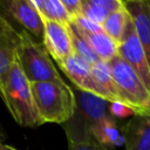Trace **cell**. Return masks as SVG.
<instances>
[{
	"mask_svg": "<svg viewBox=\"0 0 150 150\" xmlns=\"http://www.w3.org/2000/svg\"><path fill=\"white\" fill-rule=\"evenodd\" d=\"M0 150H19V149L13 148V146H11V145H6V144L0 143Z\"/></svg>",
	"mask_w": 150,
	"mask_h": 150,
	"instance_id": "d4e9b609",
	"label": "cell"
},
{
	"mask_svg": "<svg viewBox=\"0 0 150 150\" xmlns=\"http://www.w3.org/2000/svg\"><path fill=\"white\" fill-rule=\"evenodd\" d=\"M108 112L114 118H125L129 116H134L135 112L128 105L121 102H111L108 104Z\"/></svg>",
	"mask_w": 150,
	"mask_h": 150,
	"instance_id": "44dd1931",
	"label": "cell"
},
{
	"mask_svg": "<svg viewBox=\"0 0 150 150\" xmlns=\"http://www.w3.org/2000/svg\"><path fill=\"white\" fill-rule=\"evenodd\" d=\"M32 2V5L36 8V11L40 13L41 12V6H42V0H29Z\"/></svg>",
	"mask_w": 150,
	"mask_h": 150,
	"instance_id": "cb8c5ba5",
	"label": "cell"
},
{
	"mask_svg": "<svg viewBox=\"0 0 150 150\" xmlns=\"http://www.w3.org/2000/svg\"><path fill=\"white\" fill-rule=\"evenodd\" d=\"M81 1H86L93 6H96L103 11H105L108 14L111 12H115L117 9L124 8L123 0H81Z\"/></svg>",
	"mask_w": 150,
	"mask_h": 150,
	"instance_id": "ffe728a7",
	"label": "cell"
},
{
	"mask_svg": "<svg viewBox=\"0 0 150 150\" xmlns=\"http://www.w3.org/2000/svg\"><path fill=\"white\" fill-rule=\"evenodd\" d=\"M19 45L20 32H18L5 16L0 15V88L16 61Z\"/></svg>",
	"mask_w": 150,
	"mask_h": 150,
	"instance_id": "9c48e42d",
	"label": "cell"
},
{
	"mask_svg": "<svg viewBox=\"0 0 150 150\" xmlns=\"http://www.w3.org/2000/svg\"><path fill=\"white\" fill-rule=\"evenodd\" d=\"M121 135L122 132L118 128L116 118H114L109 114L98 120L91 128L93 138L105 148L115 146V143L117 142Z\"/></svg>",
	"mask_w": 150,
	"mask_h": 150,
	"instance_id": "2e32d148",
	"label": "cell"
},
{
	"mask_svg": "<svg viewBox=\"0 0 150 150\" xmlns=\"http://www.w3.org/2000/svg\"><path fill=\"white\" fill-rule=\"evenodd\" d=\"M16 63L30 83L62 80L43 45L36 42L32 35L23 29L20 32Z\"/></svg>",
	"mask_w": 150,
	"mask_h": 150,
	"instance_id": "277c9868",
	"label": "cell"
},
{
	"mask_svg": "<svg viewBox=\"0 0 150 150\" xmlns=\"http://www.w3.org/2000/svg\"><path fill=\"white\" fill-rule=\"evenodd\" d=\"M68 150H108L94 138L86 142H68Z\"/></svg>",
	"mask_w": 150,
	"mask_h": 150,
	"instance_id": "7402d4cb",
	"label": "cell"
},
{
	"mask_svg": "<svg viewBox=\"0 0 150 150\" xmlns=\"http://www.w3.org/2000/svg\"><path fill=\"white\" fill-rule=\"evenodd\" d=\"M90 74H91L93 81L96 86L100 97H102L103 100H105L109 103H111V102L124 103L120 95V91L115 84V81L111 77V74H110L107 62L98 60L97 62L93 63L90 66Z\"/></svg>",
	"mask_w": 150,
	"mask_h": 150,
	"instance_id": "4fadbf2b",
	"label": "cell"
},
{
	"mask_svg": "<svg viewBox=\"0 0 150 150\" xmlns=\"http://www.w3.org/2000/svg\"><path fill=\"white\" fill-rule=\"evenodd\" d=\"M130 26L131 18L125 7L109 13L101 25L103 32H105L117 45L124 39Z\"/></svg>",
	"mask_w": 150,
	"mask_h": 150,
	"instance_id": "9a60e30c",
	"label": "cell"
},
{
	"mask_svg": "<svg viewBox=\"0 0 150 150\" xmlns=\"http://www.w3.org/2000/svg\"><path fill=\"white\" fill-rule=\"evenodd\" d=\"M0 95L19 125L35 128L42 124L34 105L30 82L19 68L16 61L0 88Z\"/></svg>",
	"mask_w": 150,
	"mask_h": 150,
	"instance_id": "7a4b0ae2",
	"label": "cell"
},
{
	"mask_svg": "<svg viewBox=\"0 0 150 150\" xmlns=\"http://www.w3.org/2000/svg\"><path fill=\"white\" fill-rule=\"evenodd\" d=\"M38 115L43 123L63 124L75 109L74 90L63 80L30 83Z\"/></svg>",
	"mask_w": 150,
	"mask_h": 150,
	"instance_id": "6da1fadb",
	"label": "cell"
},
{
	"mask_svg": "<svg viewBox=\"0 0 150 150\" xmlns=\"http://www.w3.org/2000/svg\"><path fill=\"white\" fill-rule=\"evenodd\" d=\"M124 7L150 67V0H124Z\"/></svg>",
	"mask_w": 150,
	"mask_h": 150,
	"instance_id": "30bf717a",
	"label": "cell"
},
{
	"mask_svg": "<svg viewBox=\"0 0 150 150\" xmlns=\"http://www.w3.org/2000/svg\"><path fill=\"white\" fill-rule=\"evenodd\" d=\"M40 15L42 20H49L68 25L71 21V16L60 0H42Z\"/></svg>",
	"mask_w": 150,
	"mask_h": 150,
	"instance_id": "ac0fdd59",
	"label": "cell"
},
{
	"mask_svg": "<svg viewBox=\"0 0 150 150\" xmlns=\"http://www.w3.org/2000/svg\"><path fill=\"white\" fill-rule=\"evenodd\" d=\"M0 8L19 22L23 30L42 40L43 20L29 0H0Z\"/></svg>",
	"mask_w": 150,
	"mask_h": 150,
	"instance_id": "ba28073f",
	"label": "cell"
},
{
	"mask_svg": "<svg viewBox=\"0 0 150 150\" xmlns=\"http://www.w3.org/2000/svg\"><path fill=\"white\" fill-rule=\"evenodd\" d=\"M107 63L124 104L135 115L150 116V91L143 81L118 55Z\"/></svg>",
	"mask_w": 150,
	"mask_h": 150,
	"instance_id": "5b68a950",
	"label": "cell"
},
{
	"mask_svg": "<svg viewBox=\"0 0 150 150\" xmlns=\"http://www.w3.org/2000/svg\"><path fill=\"white\" fill-rule=\"evenodd\" d=\"M62 2V5L64 6V8L67 9L68 14L74 18L75 15L80 14V9H81V0H60Z\"/></svg>",
	"mask_w": 150,
	"mask_h": 150,
	"instance_id": "603a6c76",
	"label": "cell"
},
{
	"mask_svg": "<svg viewBox=\"0 0 150 150\" xmlns=\"http://www.w3.org/2000/svg\"><path fill=\"white\" fill-rule=\"evenodd\" d=\"M70 34V40H71V47H73V53L79 56L81 60H83L86 63L91 66L93 63L97 62L98 59L95 55V53L91 50L90 46L88 42L84 40V38L79 33V30L75 28V26L71 23V21L67 25Z\"/></svg>",
	"mask_w": 150,
	"mask_h": 150,
	"instance_id": "e0dca14e",
	"label": "cell"
},
{
	"mask_svg": "<svg viewBox=\"0 0 150 150\" xmlns=\"http://www.w3.org/2000/svg\"><path fill=\"white\" fill-rule=\"evenodd\" d=\"M117 54L131 67V69L143 81V83L150 91V67L143 52V48L135 34L132 22L124 39L118 43Z\"/></svg>",
	"mask_w": 150,
	"mask_h": 150,
	"instance_id": "8992f818",
	"label": "cell"
},
{
	"mask_svg": "<svg viewBox=\"0 0 150 150\" xmlns=\"http://www.w3.org/2000/svg\"><path fill=\"white\" fill-rule=\"evenodd\" d=\"M80 14L83 15L84 18H87L88 20L93 21L94 23L101 26L103 23V21L105 20L108 13L96 6H93L86 1H81V9H80Z\"/></svg>",
	"mask_w": 150,
	"mask_h": 150,
	"instance_id": "d6986e66",
	"label": "cell"
},
{
	"mask_svg": "<svg viewBox=\"0 0 150 150\" xmlns=\"http://www.w3.org/2000/svg\"><path fill=\"white\" fill-rule=\"evenodd\" d=\"M74 96V112L71 117L62 124V128L68 142H86L93 138L91 128L95 123L109 114V102L80 89H75Z\"/></svg>",
	"mask_w": 150,
	"mask_h": 150,
	"instance_id": "3957f363",
	"label": "cell"
},
{
	"mask_svg": "<svg viewBox=\"0 0 150 150\" xmlns=\"http://www.w3.org/2000/svg\"><path fill=\"white\" fill-rule=\"evenodd\" d=\"M42 45L56 64L74 54L68 26L60 22L43 20Z\"/></svg>",
	"mask_w": 150,
	"mask_h": 150,
	"instance_id": "52a82bcc",
	"label": "cell"
},
{
	"mask_svg": "<svg viewBox=\"0 0 150 150\" xmlns=\"http://www.w3.org/2000/svg\"><path fill=\"white\" fill-rule=\"evenodd\" d=\"M57 66L63 71V74L74 83L76 89L98 96V91L90 74V66L79 56L71 54L68 59H66Z\"/></svg>",
	"mask_w": 150,
	"mask_h": 150,
	"instance_id": "7c38bea8",
	"label": "cell"
},
{
	"mask_svg": "<svg viewBox=\"0 0 150 150\" xmlns=\"http://www.w3.org/2000/svg\"><path fill=\"white\" fill-rule=\"evenodd\" d=\"M123 1H124V0H123Z\"/></svg>",
	"mask_w": 150,
	"mask_h": 150,
	"instance_id": "4316f807",
	"label": "cell"
},
{
	"mask_svg": "<svg viewBox=\"0 0 150 150\" xmlns=\"http://www.w3.org/2000/svg\"><path fill=\"white\" fill-rule=\"evenodd\" d=\"M75 28L88 42V45L90 46L91 50L95 53V55L97 56L98 60H101L103 62H109L110 60H112L114 57H116L118 55L117 54L118 45L105 32H103V29L98 30V32L88 33V32H83V30L79 29L76 26H75Z\"/></svg>",
	"mask_w": 150,
	"mask_h": 150,
	"instance_id": "5bb4252c",
	"label": "cell"
},
{
	"mask_svg": "<svg viewBox=\"0 0 150 150\" xmlns=\"http://www.w3.org/2000/svg\"><path fill=\"white\" fill-rule=\"evenodd\" d=\"M5 139H6V132H5L4 128H2L1 124H0V143H2Z\"/></svg>",
	"mask_w": 150,
	"mask_h": 150,
	"instance_id": "484cf974",
	"label": "cell"
},
{
	"mask_svg": "<svg viewBox=\"0 0 150 150\" xmlns=\"http://www.w3.org/2000/svg\"><path fill=\"white\" fill-rule=\"evenodd\" d=\"M125 150H150V116L134 115L121 129Z\"/></svg>",
	"mask_w": 150,
	"mask_h": 150,
	"instance_id": "8fae6325",
	"label": "cell"
}]
</instances>
